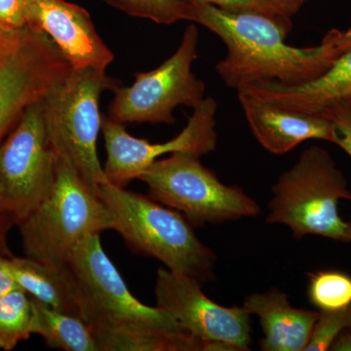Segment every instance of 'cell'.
I'll return each instance as SVG.
<instances>
[{"mask_svg":"<svg viewBox=\"0 0 351 351\" xmlns=\"http://www.w3.org/2000/svg\"><path fill=\"white\" fill-rule=\"evenodd\" d=\"M193 22L221 39L226 56L216 64L226 86L239 90L258 82L304 84L331 69L343 54V32L332 29L320 44L295 47L286 43L293 24L248 11H228L207 4H193Z\"/></svg>","mask_w":351,"mask_h":351,"instance_id":"1","label":"cell"},{"mask_svg":"<svg viewBox=\"0 0 351 351\" xmlns=\"http://www.w3.org/2000/svg\"><path fill=\"white\" fill-rule=\"evenodd\" d=\"M98 195L112 215L113 230L133 250L201 283L214 278L216 255L198 239L181 214L154 198L108 182L101 184Z\"/></svg>","mask_w":351,"mask_h":351,"instance_id":"2","label":"cell"},{"mask_svg":"<svg viewBox=\"0 0 351 351\" xmlns=\"http://www.w3.org/2000/svg\"><path fill=\"white\" fill-rule=\"evenodd\" d=\"M119 86L106 71L71 68L43 98L44 122L53 149L96 193L108 182L97 154L103 122L101 97Z\"/></svg>","mask_w":351,"mask_h":351,"instance_id":"3","label":"cell"},{"mask_svg":"<svg viewBox=\"0 0 351 351\" xmlns=\"http://www.w3.org/2000/svg\"><path fill=\"white\" fill-rule=\"evenodd\" d=\"M18 226L25 257L56 265L68 263L90 235L114 230L107 205L58 154L52 193Z\"/></svg>","mask_w":351,"mask_h":351,"instance_id":"4","label":"cell"},{"mask_svg":"<svg viewBox=\"0 0 351 351\" xmlns=\"http://www.w3.org/2000/svg\"><path fill=\"white\" fill-rule=\"evenodd\" d=\"M343 199L351 202L345 175L326 149L313 145L277 180L267 221L288 226L295 239L314 234L348 242V223L338 210Z\"/></svg>","mask_w":351,"mask_h":351,"instance_id":"5","label":"cell"},{"mask_svg":"<svg viewBox=\"0 0 351 351\" xmlns=\"http://www.w3.org/2000/svg\"><path fill=\"white\" fill-rule=\"evenodd\" d=\"M68 263L82 293L83 319L94 336L105 332L189 334L169 314L134 297L104 251L100 234L83 240Z\"/></svg>","mask_w":351,"mask_h":351,"instance_id":"6","label":"cell"},{"mask_svg":"<svg viewBox=\"0 0 351 351\" xmlns=\"http://www.w3.org/2000/svg\"><path fill=\"white\" fill-rule=\"evenodd\" d=\"M200 157L175 152L157 159L138 180L151 197L184 215L189 223H223L262 213L260 205L237 186H226Z\"/></svg>","mask_w":351,"mask_h":351,"instance_id":"7","label":"cell"},{"mask_svg":"<svg viewBox=\"0 0 351 351\" xmlns=\"http://www.w3.org/2000/svg\"><path fill=\"white\" fill-rule=\"evenodd\" d=\"M198 38L197 27L189 25L169 59L154 71L136 73L131 86L115 88L108 119L121 124H174L176 108H197L206 98L204 82L191 71Z\"/></svg>","mask_w":351,"mask_h":351,"instance_id":"8","label":"cell"},{"mask_svg":"<svg viewBox=\"0 0 351 351\" xmlns=\"http://www.w3.org/2000/svg\"><path fill=\"white\" fill-rule=\"evenodd\" d=\"M56 171L57 154L48 138L40 99L25 108L0 145V195L16 226L51 195Z\"/></svg>","mask_w":351,"mask_h":351,"instance_id":"9","label":"cell"},{"mask_svg":"<svg viewBox=\"0 0 351 351\" xmlns=\"http://www.w3.org/2000/svg\"><path fill=\"white\" fill-rule=\"evenodd\" d=\"M154 295L156 306L199 339L204 350H250L251 314L243 306H221L203 293L199 281L164 269L157 271Z\"/></svg>","mask_w":351,"mask_h":351,"instance_id":"10","label":"cell"},{"mask_svg":"<svg viewBox=\"0 0 351 351\" xmlns=\"http://www.w3.org/2000/svg\"><path fill=\"white\" fill-rule=\"evenodd\" d=\"M218 104L206 97L195 108L188 124L174 138L163 144H152L130 135L124 124L103 117L101 133L107 160L104 171L108 182L124 186L147 170L159 157L175 152H189L202 156L216 149L218 134L216 113Z\"/></svg>","mask_w":351,"mask_h":351,"instance_id":"11","label":"cell"},{"mask_svg":"<svg viewBox=\"0 0 351 351\" xmlns=\"http://www.w3.org/2000/svg\"><path fill=\"white\" fill-rule=\"evenodd\" d=\"M27 25L47 34L71 68L107 71L114 60L89 14L75 4L64 0H36Z\"/></svg>","mask_w":351,"mask_h":351,"instance_id":"12","label":"cell"},{"mask_svg":"<svg viewBox=\"0 0 351 351\" xmlns=\"http://www.w3.org/2000/svg\"><path fill=\"white\" fill-rule=\"evenodd\" d=\"M237 95L252 133L270 154H287L307 140L338 142L336 127L322 115L291 112Z\"/></svg>","mask_w":351,"mask_h":351,"instance_id":"13","label":"cell"},{"mask_svg":"<svg viewBox=\"0 0 351 351\" xmlns=\"http://www.w3.org/2000/svg\"><path fill=\"white\" fill-rule=\"evenodd\" d=\"M243 306L260 318L263 332L260 346L265 351L306 350L319 316L318 311L293 306L288 295L276 288L249 295Z\"/></svg>","mask_w":351,"mask_h":351,"instance_id":"14","label":"cell"},{"mask_svg":"<svg viewBox=\"0 0 351 351\" xmlns=\"http://www.w3.org/2000/svg\"><path fill=\"white\" fill-rule=\"evenodd\" d=\"M261 100L291 112L317 114L335 101L351 97V48L329 71L313 82L288 85L267 82L258 92Z\"/></svg>","mask_w":351,"mask_h":351,"instance_id":"15","label":"cell"},{"mask_svg":"<svg viewBox=\"0 0 351 351\" xmlns=\"http://www.w3.org/2000/svg\"><path fill=\"white\" fill-rule=\"evenodd\" d=\"M8 263L18 285L34 299L82 317V293L69 263L56 265L15 256L8 257Z\"/></svg>","mask_w":351,"mask_h":351,"instance_id":"16","label":"cell"},{"mask_svg":"<svg viewBox=\"0 0 351 351\" xmlns=\"http://www.w3.org/2000/svg\"><path fill=\"white\" fill-rule=\"evenodd\" d=\"M32 301L34 334L39 335L50 348L64 351H100L91 327L82 317L53 308L34 298Z\"/></svg>","mask_w":351,"mask_h":351,"instance_id":"17","label":"cell"},{"mask_svg":"<svg viewBox=\"0 0 351 351\" xmlns=\"http://www.w3.org/2000/svg\"><path fill=\"white\" fill-rule=\"evenodd\" d=\"M34 308L31 295L23 289L0 297V350H13L34 335Z\"/></svg>","mask_w":351,"mask_h":351,"instance_id":"18","label":"cell"},{"mask_svg":"<svg viewBox=\"0 0 351 351\" xmlns=\"http://www.w3.org/2000/svg\"><path fill=\"white\" fill-rule=\"evenodd\" d=\"M309 301L320 311H337L351 304V276L337 270L311 274Z\"/></svg>","mask_w":351,"mask_h":351,"instance_id":"19","label":"cell"},{"mask_svg":"<svg viewBox=\"0 0 351 351\" xmlns=\"http://www.w3.org/2000/svg\"><path fill=\"white\" fill-rule=\"evenodd\" d=\"M133 17L151 20L160 25L180 21L193 22V4L184 0H106Z\"/></svg>","mask_w":351,"mask_h":351,"instance_id":"20","label":"cell"},{"mask_svg":"<svg viewBox=\"0 0 351 351\" xmlns=\"http://www.w3.org/2000/svg\"><path fill=\"white\" fill-rule=\"evenodd\" d=\"M191 4H207L228 11L258 12L293 24L292 18L301 10L304 0H184Z\"/></svg>","mask_w":351,"mask_h":351,"instance_id":"21","label":"cell"},{"mask_svg":"<svg viewBox=\"0 0 351 351\" xmlns=\"http://www.w3.org/2000/svg\"><path fill=\"white\" fill-rule=\"evenodd\" d=\"M346 331L351 332V304L337 311H320L304 351L330 350L335 339Z\"/></svg>","mask_w":351,"mask_h":351,"instance_id":"22","label":"cell"},{"mask_svg":"<svg viewBox=\"0 0 351 351\" xmlns=\"http://www.w3.org/2000/svg\"><path fill=\"white\" fill-rule=\"evenodd\" d=\"M317 114L332 122L338 132L336 145L351 156V104L345 100L335 101Z\"/></svg>","mask_w":351,"mask_h":351,"instance_id":"23","label":"cell"},{"mask_svg":"<svg viewBox=\"0 0 351 351\" xmlns=\"http://www.w3.org/2000/svg\"><path fill=\"white\" fill-rule=\"evenodd\" d=\"M34 2L36 0H0V29L12 32L27 27Z\"/></svg>","mask_w":351,"mask_h":351,"instance_id":"24","label":"cell"},{"mask_svg":"<svg viewBox=\"0 0 351 351\" xmlns=\"http://www.w3.org/2000/svg\"><path fill=\"white\" fill-rule=\"evenodd\" d=\"M19 288L9 267L8 257L0 254V297Z\"/></svg>","mask_w":351,"mask_h":351,"instance_id":"25","label":"cell"},{"mask_svg":"<svg viewBox=\"0 0 351 351\" xmlns=\"http://www.w3.org/2000/svg\"><path fill=\"white\" fill-rule=\"evenodd\" d=\"M330 350L351 351V332L346 331L339 335L338 338L332 343Z\"/></svg>","mask_w":351,"mask_h":351,"instance_id":"26","label":"cell"},{"mask_svg":"<svg viewBox=\"0 0 351 351\" xmlns=\"http://www.w3.org/2000/svg\"><path fill=\"white\" fill-rule=\"evenodd\" d=\"M341 47L343 49V53L346 51L350 50L351 48V27L350 29H346V32H343V36H341Z\"/></svg>","mask_w":351,"mask_h":351,"instance_id":"27","label":"cell"},{"mask_svg":"<svg viewBox=\"0 0 351 351\" xmlns=\"http://www.w3.org/2000/svg\"><path fill=\"white\" fill-rule=\"evenodd\" d=\"M348 242H351V223H348Z\"/></svg>","mask_w":351,"mask_h":351,"instance_id":"28","label":"cell"},{"mask_svg":"<svg viewBox=\"0 0 351 351\" xmlns=\"http://www.w3.org/2000/svg\"><path fill=\"white\" fill-rule=\"evenodd\" d=\"M345 101H348V103H350L351 104V97H350V98H348V99H346Z\"/></svg>","mask_w":351,"mask_h":351,"instance_id":"29","label":"cell"},{"mask_svg":"<svg viewBox=\"0 0 351 351\" xmlns=\"http://www.w3.org/2000/svg\"><path fill=\"white\" fill-rule=\"evenodd\" d=\"M304 2H306V1H307V0H304Z\"/></svg>","mask_w":351,"mask_h":351,"instance_id":"30","label":"cell"},{"mask_svg":"<svg viewBox=\"0 0 351 351\" xmlns=\"http://www.w3.org/2000/svg\"><path fill=\"white\" fill-rule=\"evenodd\" d=\"M2 32H3V31H0V34H1Z\"/></svg>","mask_w":351,"mask_h":351,"instance_id":"31","label":"cell"},{"mask_svg":"<svg viewBox=\"0 0 351 351\" xmlns=\"http://www.w3.org/2000/svg\"><path fill=\"white\" fill-rule=\"evenodd\" d=\"M0 31H1V29H0Z\"/></svg>","mask_w":351,"mask_h":351,"instance_id":"32","label":"cell"}]
</instances>
